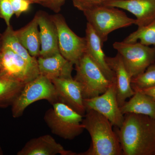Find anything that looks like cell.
I'll list each match as a JSON object with an SVG mask.
<instances>
[{
  "mask_svg": "<svg viewBox=\"0 0 155 155\" xmlns=\"http://www.w3.org/2000/svg\"><path fill=\"white\" fill-rule=\"evenodd\" d=\"M123 155H155V118L124 114L122 126L115 131Z\"/></svg>",
  "mask_w": 155,
  "mask_h": 155,
  "instance_id": "cell-1",
  "label": "cell"
},
{
  "mask_svg": "<svg viewBox=\"0 0 155 155\" xmlns=\"http://www.w3.org/2000/svg\"><path fill=\"white\" fill-rule=\"evenodd\" d=\"M82 124L91 139L89 148L77 155H123L113 125L106 117L94 110H87Z\"/></svg>",
  "mask_w": 155,
  "mask_h": 155,
  "instance_id": "cell-2",
  "label": "cell"
},
{
  "mask_svg": "<svg viewBox=\"0 0 155 155\" xmlns=\"http://www.w3.org/2000/svg\"><path fill=\"white\" fill-rule=\"evenodd\" d=\"M52 106L45 112L44 117L52 133L67 140H72L83 133V116L60 102Z\"/></svg>",
  "mask_w": 155,
  "mask_h": 155,
  "instance_id": "cell-3",
  "label": "cell"
},
{
  "mask_svg": "<svg viewBox=\"0 0 155 155\" xmlns=\"http://www.w3.org/2000/svg\"><path fill=\"white\" fill-rule=\"evenodd\" d=\"M87 23L99 37L103 45L114 31L135 25V19L119 8L102 5L83 11Z\"/></svg>",
  "mask_w": 155,
  "mask_h": 155,
  "instance_id": "cell-4",
  "label": "cell"
},
{
  "mask_svg": "<svg viewBox=\"0 0 155 155\" xmlns=\"http://www.w3.org/2000/svg\"><path fill=\"white\" fill-rule=\"evenodd\" d=\"M42 100H46L52 105L58 102L52 82L47 78L39 75L24 84L11 106L12 116L14 118L21 117L27 107L32 103Z\"/></svg>",
  "mask_w": 155,
  "mask_h": 155,
  "instance_id": "cell-5",
  "label": "cell"
},
{
  "mask_svg": "<svg viewBox=\"0 0 155 155\" xmlns=\"http://www.w3.org/2000/svg\"><path fill=\"white\" fill-rule=\"evenodd\" d=\"M75 66L76 75L74 78L80 85L83 99L102 94L113 82L86 53Z\"/></svg>",
  "mask_w": 155,
  "mask_h": 155,
  "instance_id": "cell-6",
  "label": "cell"
},
{
  "mask_svg": "<svg viewBox=\"0 0 155 155\" xmlns=\"http://www.w3.org/2000/svg\"><path fill=\"white\" fill-rule=\"evenodd\" d=\"M113 48L121 56L123 64L130 77H136L155 63V47H150L140 42L128 43L115 42Z\"/></svg>",
  "mask_w": 155,
  "mask_h": 155,
  "instance_id": "cell-7",
  "label": "cell"
},
{
  "mask_svg": "<svg viewBox=\"0 0 155 155\" xmlns=\"http://www.w3.org/2000/svg\"><path fill=\"white\" fill-rule=\"evenodd\" d=\"M35 67L6 46L0 51V75L20 83L25 84L39 75Z\"/></svg>",
  "mask_w": 155,
  "mask_h": 155,
  "instance_id": "cell-8",
  "label": "cell"
},
{
  "mask_svg": "<svg viewBox=\"0 0 155 155\" xmlns=\"http://www.w3.org/2000/svg\"><path fill=\"white\" fill-rule=\"evenodd\" d=\"M58 31L59 51L62 56L72 64H77L86 53L85 37L74 33L61 14L51 16Z\"/></svg>",
  "mask_w": 155,
  "mask_h": 155,
  "instance_id": "cell-9",
  "label": "cell"
},
{
  "mask_svg": "<svg viewBox=\"0 0 155 155\" xmlns=\"http://www.w3.org/2000/svg\"><path fill=\"white\" fill-rule=\"evenodd\" d=\"M85 110H94L106 117L113 126L119 128L124 120L117 101L115 81L102 94L91 98L84 99Z\"/></svg>",
  "mask_w": 155,
  "mask_h": 155,
  "instance_id": "cell-10",
  "label": "cell"
},
{
  "mask_svg": "<svg viewBox=\"0 0 155 155\" xmlns=\"http://www.w3.org/2000/svg\"><path fill=\"white\" fill-rule=\"evenodd\" d=\"M51 81L55 88L58 102L67 105L84 116L86 111L79 83L72 77L60 78Z\"/></svg>",
  "mask_w": 155,
  "mask_h": 155,
  "instance_id": "cell-11",
  "label": "cell"
},
{
  "mask_svg": "<svg viewBox=\"0 0 155 155\" xmlns=\"http://www.w3.org/2000/svg\"><path fill=\"white\" fill-rule=\"evenodd\" d=\"M103 5L123 9L136 18L138 27L148 25L155 20V0H110Z\"/></svg>",
  "mask_w": 155,
  "mask_h": 155,
  "instance_id": "cell-12",
  "label": "cell"
},
{
  "mask_svg": "<svg viewBox=\"0 0 155 155\" xmlns=\"http://www.w3.org/2000/svg\"><path fill=\"white\" fill-rule=\"evenodd\" d=\"M39 29L41 51L39 57H50L60 53L58 31L51 16L43 11L35 15Z\"/></svg>",
  "mask_w": 155,
  "mask_h": 155,
  "instance_id": "cell-13",
  "label": "cell"
},
{
  "mask_svg": "<svg viewBox=\"0 0 155 155\" xmlns=\"http://www.w3.org/2000/svg\"><path fill=\"white\" fill-rule=\"evenodd\" d=\"M106 59L108 66L115 75L116 96L120 107L125 104L127 99L130 98L135 93L131 86V78L119 53L114 57L106 56Z\"/></svg>",
  "mask_w": 155,
  "mask_h": 155,
  "instance_id": "cell-14",
  "label": "cell"
},
{
  "mask_svg": "<svg viewBox=\"0 0 155 155\" xmlns=\"http://www.w3.org/2000/svg\"><path fill=\"white\" fill-rule=\"evenodd\" d=\"M77 155L67 150L51 136L46 134L31 139L17 153V155Z\"/></svg>",
  "mask_w": 155,
  "mask_h": 155,
  "instance_id": "cell-15",
  "label": "cell"
},
{
  "mask_svg": "<svg viewBox=\"0 0 155 155\" xmlns=\"http://www.w3.org/2000/svg\"><path fill=\"white\" fill-rule=\"evenodd\" d=\"M40 75H43L50 80L60 78L72 77L74 64L58 53L54 55L37 59Z\"/></svg>",
  "mask_w": 155,
  "mask_h": 155,
  "instance_id": "cell-16",
  "label": "cell"
},
{
  "mask_svg": "<svg viewBox=\"0 0 155 155\" xmlns=\"http://www.w3.org/2000/svg\"><path fill=\"white\" fill-rule=\"evenodd\" d=\"M86 54L101 69L105 76L111 81H115V75L106 61V56L103 50L104 45L92 27L87 23L85 30Z\"/></svg>",
  "mask_w": 155,
  "mask_h": 155,
  "instance_id": "cell-17",
  "label": "cell"
},
{
  "mask_svg": "<svg viewBox=\"0 0 155 155\" xmlns=\"http://www.w3.org/2000/svg\"><path fill=\"white\" fill-rule=\"evenodd\" d=\"M14 32L19 42L31 56L36 58L39 57L41 51L39 29L35 16L27 25L19 30L14 31Z\"/></svg>",
  "mask_w": 155,
  "mask_h": 155,
  "instance_id": "cell-18",
  "label": "cell"
},
{
  "mask_svg": "<svg viewBox=\"0 0 155 155\" xmlns=\"http://www.w3.org/2000/svg\"><path fill=\"white\" fill-rule=\"evenodd\" d=\"M134 92L129 101L120 107L122 114H142L155 118V101L141 92Z\"/></svg>",
  "mask_w": 155,
  "mask_h": 155,
  "instance_id": "cell-19",
  "label": "cell"
},
{
  "mask_svg": "<svg viewBox=\"0 0 155 155\" xmlns=\"http://www.w3.org/2000/svg\"><path fill=\"white\" fill-rule=\"evenodd\" d=\"M25 84L0 75V108L12 106Z\"/></svg>",
  "mask_w": 155,
  "mask_h": 155,
  "instance_id": "cell-20",
  "label": "cell"
},
{
  "mask_svg": "<svg viewBox=\"0 0 155 155\" xmlns=\"http://www.w3.org/2000/svg\"><path fill=\"white\" fill-rule=\"evenodd\" d=\"M12 26H8L2 34V45L10 48L15 53L21 56L24 60L35 67H38L37 59L30 55L15 35Z\"/></svg>",
  "mask_w": 155,
  "mask_h": 155,
  "instance_id": "cell-21",
  "label": "cell"
},
{
  "mask_svg": "<svg viewBox=\"0 0 155 155\" xmlns=\"http://www.w3.org/2000/svg\"><path fill=\"white\" fill-rule=\"evenodd\" d=\"M138 40L145 45L155 46V20L146 26L138 27L137 30L130 34L123 41L133 43Z\"/></svg>",
  "mask_w": 155,
  "mask_h": 155,
  "instance_id": "cell-22",
  "label": "cell"
},
{
  "mask_svg": "<svg viewBox=\"0 0 155 155\" xmlns=\"http://www.w3.org/2000/svg\"><path fill=\"white\" fill-rule=\"evenodd\" d=\"M131 86L134 91L155 86V63L150 65L143 73L132 78Z\"/></svg>",
  "mask_w": 155,
  "mask_h": 155,
  "instance_id": "cell-23",
  "label": "cell"
},
{
  "mask_svg": "<svg viewBox=\"0 0 155 155\" xmlns=\"http://www.w3.org/2000/svg\"><path fill=\"white\" fill-rule=\"evenodd\" d=\"M14 15L10 0H0V17L5 20L7 27L11 26V20Z\"/></svg>",
  "mask_w": 155,
  "mask_h": 155,
  "instance_id": "cell-24",
  "label": "cell"
},
{
  "mask_svg": "<svg viewBox=\"0 0 155 155\" xmlns=\"http://www.w3.org/2000/svg\"><path fill=\"white\" fill-rule=\"evenodd\" d=\"M73 5L80 11H83L97 6L102 5L110 0H72Z\"/></svg>",
  "mask_w": 155,
  "mask_h": 155,
  "instance_id": "cell-25",
  "label": "cell"
},
{
  "mask_svg": "<svg viewBox=\"0 0 155 155\" xmlns=\"http://www.w3.org/2000/svg\"><path fill=\"white\" fill-rule=\"evenodd\" d=\"M14 15L19 17L20 15L27 12L30 8L31 3L28 0H10Z\"/></svg>",
  "mask_w": 155,
  "mask_h": 155,
  "instance_id": "cell-26",
  "label": "cell"
},
{
  "mask_svg": "<svg viewBox=\"0 0 155 155\" xmlns=\"http://www.w3.org/2000/svg\"><path fill=\"white\" fill-rule=\"evenodd\" d=\"M66 1L67 0H44L40 4L56 13H58Z\"/></svg>",
  "mask_w": 155,
  "mask_h": 155,
  "instance_id": "cell-27",
  "label": "cell"
},
{
  "mask_svg": "<svg viewBox=\"0 0 155 155\" xmlns=\"http://www.w3.org/2000/svg\"><path fill=\"white\" fill-rule=\"evenodd\" d=\"M138 91L141 92L149 96L155 101V86L150 88L144 89L142 90H137L134 91Z\"/></svg>",
  "mask_w": 155,
  "mask_h": 155,
  "instance_id": "cell-28",
  "label": "cell"
},
{
  "mask_svg": "<svg viewBox=\"0 0 155 155\" xmlns=\"http://www.w3.org/2000/svg\"><path fill=\"white\" fill-rule=\"evenodd\" d=\"M28 1L30 2L31 4H33V3H38V4H40L42 0H28Z\"/></svg>",
  "mask_w": 155,
  "mask_h": 155,
  "instance_id": "cell-29",
  "label": "cell"
},
{
  "mask_svg": "<svg viewBox=\"0 0 155 155\" xmlns=\"http://www.w3.org/2000/svg\"><path fill=\"white\" fill-rule=\"evenodd\" d=\"M2 46V34H0V51Z\"/></svg>",
  "mask_w": 155,
  "mask_h": 155,
  "instance_id": "cell-30",
  "label": "cell"
},
{
  "mask_svg": "<svg viewBox=\"0 0 155 155\" xmlns=\"http://www.w3.org/2000/svg\"><path fill=\"white\" fill-rule=\"evenodd\" d=\"M3 154V152L1 148V147H0V155H2Z\"/></svg>",
  "mask_w": 155,
  "mask_h": 155,
  "instance_id": "cell-31",
  "label": "cell"
},
{
  "mask_svg": "<svg viewBox=\"0 0 155 155\" xmlns=\"http://www.w3.org/2000/svg\"><path fill=\"white\" fill-rule=\"evenodd\" d=\"M43 1H44V0H42V2Z\"/></svg>",
  "mask_w": 155,
  "mask_h": 155,
  "instance_id": "cell-32",
  "label": "cell"
}]
</instances>
